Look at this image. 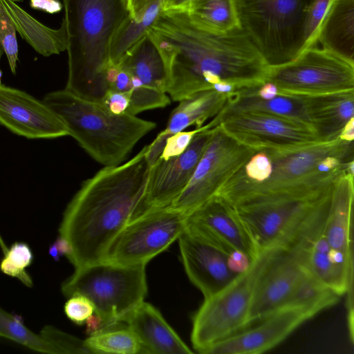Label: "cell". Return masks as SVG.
I'll return each mask as SVG.
<instances>
[{"instance_id": "obj_9", "label": "cell", "mask_w": 354, "mask_h": 354, "mask_svg": "<svg viewBox=\"0 0 354 354\" xmlns=\"http://www.w3.org/2000/svg\"><path fill=\"white\" fill-rule=\"evenodd\" d=\"M261 250L250 266L216 294L205 298L193 318L191 341L199 353L243 330L257 281L276 252Z\"/></svg>"}, {"instance_id": "obj_20", "label": "cell", "mask_w": 354, "mask_h": 354, "mask_svg": "<svg viewBox=\"0 0 354 354\" xmlns=\"http://www.w3.org/2000/svg\"><path fill=\"white\" fill-rule=\"evenodd\" d=\"M306 266L325 286L342 296L348 294V320L353 319V262L330 248L322 234L306 248Z\"/></svg>"}, {"instance_id": "obj_40", "label": "cell", "mask_w": 354, "mask_h": 354, "mask_svg": "<svg viewBox=\"0 0 354 354\" xmlns=\"http://www.w3.org/2000/svg\"><path fill=\"white\" fill-rule=\"evenodd\" d=\"M207 124L191 131H181L170 135L166 142L164 150L160 158L167 160L183 153L188 147L194 136L205 129Z\"/></svg>"}, {"instance_id": "obj_31", "label": "cell", "mask_w": 354, "mask_h": 354, "mask_svg": "<svg viewBox=\"0 0 354 354\" xmlns=\"http://www.w3.org/2000/svg\"><path fill=\"white\" fill-rule=\"evenodd\" d=\"M340 295L325 286L306 267L286 307H307L317 313L335 305Z\"/></svg>"}, {"instance_id": "obj_1", "label": "cell", "mask_w": 354, "mask_h": 354, "mask_svg": "<svg viewBox=\"0 0 354 354\" xmlns=\"http://www.w3.org/2000/svg\"><path fill=\"white\" fill-rule=\"evenodd\" d=\"M147 34L163 59L166 93L174 101L221 82L250 87L265 81L269 66L241 28L212 32L193 24L185 11L161 10Z\"/></svg>"}, {"instance_id": "obj_23", "label": "cell", "mask_w": 354, "mask_h": 354, "mask_svg": "<svg viewBox=\"0 0 354 354\" xmlns=\"http://www.w3.org/2000/svg\"><path fill=\"white\" fill-rule=\"evenodd\" d=\"M303 97L308 124L320 141L338 138L354 118V90Z\"/></svg>"}, {"instance_id": "obj_48", "label": "cell", "mask_w": 354, "mask_h": 354, "mask_svg": "<svg viewBox=\"0 0 354 354\" xmlns=\"http://www.w3.org/2000/svg\"><path fill=\"white\" fill-rule=\"evenodd\" d=\"M86 333L90 335L97 333L102 330V319L101 317L95 313L92 314L86 319Z\"/></svg>"}, {"instance_id": "obj_8", "label": "cell", "mask_w": 354, "mask_h": 354, "mask_svg": "<svg viewBox=\"0 0 354 354\" xmlns=\"http://www.w3.org/2000/svg\"><path fill=\"white\" fill-rule=\"evenodd\" d=\"M145 268L105 261L85 265L75 268L61 290L66 297L81 295L93 303L102 319V332L124 322L144 301L147 293Z\"/></svg>"}, {"instance_id": "obj_26", "label": "cell", "mask_w": 354, "mask_h": 354, "mask_svg": "<svg viewBox=\"0 0 354 354\" xmlns=\"http://www.w3.org/2000/svg\"><path fill=\"white\" fill-rule=\"evenodd\" d=\"M228 98L214 89L196 92L179 101L164 130L171 135L192 125L201 127L207 119L215 117L225 108Z\"/></svg>"}, {"instance_id": "obj_36", "label": "cell", "mask_w": 354, "mask_h": 354, "mask_svg": "<svg viewBox=\"0 0 354 354\" xmlns=\"http://www.w3.org/2000/svg\"><path fill=\"white\" fill-rule=\"evenodd\" d=\"M40 335L55 349L57 354L93 353L85 342L51 326H44Z\"/></svg>"}, {"instance_id": "obj_50", "label": "cell", "mask_w": 354, "mask_h": 354, "mask_svg": "<svg viewBox=\"0 0 354 354\" xmlns=\"http://www.w3.org/2000/svg\"><path fill=\"white\" fill-rule=\"evenodd\" d=\"M3 53H3V48H2V47H1V46L0 44V60H1V57H2Z\"/></svg>"}, {"instance_id": "obj_51", "label": "cell", "mask_w": 354, "mask_h": 354, "mask_svg": "<svg viewBox=\"0 0 354 354\" xmlns=\"http://www.w3.org/2000/svg\"><path fill=\"white\" fill-rule=\"evenodd\" d=\"M1 77H2V71L0 69V84H1Z\"/></svg>"}, {"instance_id": "obj_4", "label": "cell", "mask_w": 354, "mask_h": 354, "mask_svg": "<svg viewBox=\"0 0 354 354\" xmlns=\"http://www.w3.org/2000/svg\"><path fill=\"white\" fill-rule=\"evenodd\" d=\"M68 44L65 89L102 104L110 90L106 71L109 48L118 26L127 16L125 0H63Z\"/></svg>"}, {"instance_id": "obj_37", "label": "cell", "mask_w": 354, "mask_h": 354, "mask_svg": "<svg viewBox=\"0 0 354 354\" xmlns=\"http://www.w3.org/2000/svg\"><path fill=\"white\" fill-rule=\"evenodd\" d=\"M16 32L8 16L0 5V44L13 75L16 73L19 55Z\"/></svg>"}, {"instance_id": "obj_5", "label": "cell", "mask_w": 354, "mask_h": 354, "mask_svg": "<svg viewBox=\"0 0 354 354\" xmlns=\"http://www.w3.org/2000/svg\"><path fill=\"white\" fill-rule=\"evenodd\" d=\"M43 102L63 122L68 136L104 166L122 163L136 144L156 127L154 122L126 112L113 114L65 88L48 93Z\"/></svg>"}, {"instance_id": "obj_16", "label": "cell", "mask_w": 354, "mask_h": 354, "mask_svg": "<svg viewBox=\"0 0 354 354\" xmlns=\"http://www.w3.org/2000/svg\"><path fill=\"white\" fill-rule=\"evenodd\" d=\"M214 126L212 120L194 136L183 153L167 160L160 158L149 167L142 213L151 208L169 207L183 192L210 140Z\"/></svg>"}, {"instance_id": "obj_19", "label": "cell", "mask_w": 354, "mask_h": 354, "mask_svg": "<svg viewBox=\"0 0 354 354\" xmlns=\"http://www.w3.org/2000/svg\"><path fill=\"white\" fill-rule=\"evenodd\" d=\"M186 223L230 252L253 261L260 251L235 208L215 195L187 215Z\"/></svg>"}, {"instance_id": "obj_34", "label": "cell", "mask_w": 354, "mask_h": 354, "mask_svg": "<svg viewBox=\"0 0 354 354\" xmlns=\"http://www.w3.org/2000/svg\"><path fill=\"white\" fill-rule=\"evenodd\" d=\"M32 252L26 243H15L5 252L0 270L7 275L17 278L26 286L32 287V280L26 268L32 263Z\"/></svg>"}, {"instance_id": "obj_46", "label": "cell", "mask_w": 354, "mask_h": 354, "mask_svg": "<svg viewBox=\"0 0 354 354\" xmlns=\"http://www.w3.org/2000/svg\"><path fill=\"white\" fill-rule=\"evenodd\" d=\"M197 0H162V10L185 11Z\"/></svg>"}, {"instance_id": "obj_13", "label": "cell", "mask_w": 354, "mask_h": 354, "mask_svg": "<svg viewBox=\"0 0 354 354\" xmlns=\"http://www.w3.org/2000/svg\"><path fill=\"white\" fill-rule=\"evenodd\" d=\"M213 120L236 141L254 149L296 148L320 141L308 124L265 113L223 109Z\"/></svg>"}, {"instance_id": "obj_15", "label": "cell", "mask_w": 354, "mask_h": 354, "mask_svg": "<svg viewBox=\"0 0 354 354\" xmlns=\"http://www.w3.org/2000/svg\"><path fill=\"white\" fill-rule=\"evenodd\" d=\"M182 261L192 282L208 298L241 273L233 266L232 252L186 223L178 237Z\"/></svg>"}, {"instance_id": "obj_27", "label": "cell", "mask_w": 354, "mask_h": 354, "mask_svg": "<svg viewBox=\"0 0 354 354\" xmlns=\"http://www.w3.org/2000/svg\"><path fill=\"white\" fill-rule=\"evenodd\" d=\"M253 87L241 89L236 95L228 99L223 109L261 112L290 118L309 125L303 95L279 93L272 98L263 99L253 92Z\"/></svg>"}, {"instance_id": "obj_33", "label": "cell", "mask_w": 354, "mask_h": 354, "mask_svg": "<svg viewBox=\"0 0 354 354\" xmlns=\"http://www.w3.org/2000/svg\"><path fill=\"white\" fill-rule=\"evenodd\" d=\"M0 336L10 339L30 349L50 354H57L54 347L41 335L28 329L21 319L0 307Z\"/></svg>"}, {"instance_id": "obj_3", "label": "cell", "mask_w": 354, "mask_h": 354, "mask_svg": "<svg viewBox=\"0 0 354 354\" xmlns=\"http://www.w3.org/2000/svg\"><path fill=\"white\" fill-rule=\"evenodd\" d=\"M353 142L339 138L290 149H256L216 194L231 205L330 187L353 160Z\"/></svg>"}, {"instance_id": "obj_29", "label": "cell", "mask_w": 354, "mask_h": 354, "mask_svg": "<svg viewBox=\"0 0 354 354\" xmlns=\"http://www.w3.org/2000/svg\"><path fill=\"white\" fill-rule=\"evenodd\" d=\"M162 0H153L137 18L127 15L117 28L109 48V61L118 65L147 35L162 10Z\"/></svg>"}, {"instance_id": "obj_18", "label": "cell", "mask_w": 354, "mask_h": 354, "mask_svg": "<svg viewBox=\"0 0 354 354\" xmlns=\"http://www.w3.org/2000/svg\"><path fill=\"white\" fill-rule=\"evenodd\" d=\"M0 124L14 133L29 139L68 136L63 122L43 101L1 84Z\"/></svg>"}, {"instance_id": "obj_10", "label": "cell", "mask_w": 354, "mask_h": 354, "mask_svg": "<svg viewBox=\"0 0 354 354\" xmlns=\"http://www.w3.org/2000/svg\"><path fill=\"white\" fill-rule=\"evenodd\" d=\"M279 93L311 95L354 90V62L323 48L311 47L292 61L269 66L265 81Z\"/></svg>"}, {"instance_id": "obj_47", "label": "cell", "mask_w": 354, "mask_h": 354, "mask_svg": "<svg viewBox=\"0 0 354 354\" xmlns=\"http://www.w3.org/2000/svg\"><path fill=\"white\" fill-rule=\"evenodd\" d=\"M129 15L133 18H137L139 14L153 0H125Z\"/></svg>"}, {"instance_id": "obj_7", "label": "cell", "mask_w": 354, "mask_h": 354, "mask_svg": "<svg viewBox=\"0 0 354 354\" xmlns=\"http://www.w3.org/2000/svg\"><path fill=\"white\" fill-rule=\"evenodd\" d=\"M313 0H234L240 28L268 66L295 59L304 49Z\"/></svg>"}, {"instance_id": "obj_35", "label": "cell", "mask_w": 354, "mask_h": 354, "mask_svg": "<svg viewBox=\"0 0 354 354\" xmlns=\"http://www.w3.org/2000/svg\"><path fill=\"white\" fill-rule=\"evenodd\" d=\"M169 103L170 99L166 93L142 86L131 89L126 113L136 115L146 110L165 107Z\"/></svg>"}, {"instance_id": "obj_22", "label": "cell", "mask_w": 354, "mask_h": 354, "mask_svg": "<svg viewBox=\"0 0 354 354\" xmlns=\"http://www.w3.org/2000/svg\"><path fill=\"white\" fill-rule=\"evenodd\" d=\"M353 176L346 171L335 182L323 235L332 249L353 262Z\"/></svg>"}, {"instance_id": "obj_42", "label": "cell", "mask_w": 354, "mask_h": 354, "mask_svg": "<svg viewBox=\"0 0 354 354\" xmlns=\"http://www.w3.org/2000/svg\"><path fill=\"white\" fill-rule=\"evenodd\" d=\"M171 134L167 133L165 130L160 131L152 142L147 145L145 157L149 167L153 166L160 158L167 140Z\"/></svg>"}, {"instance_id": "obj_30", "label": "cell", "mask_w": 354, "mask_h": 354, "mask_svg": "<svg viewBox=\"0 0 354 354\" xmlns=\"http://www.w3.org/2000/svg\"><path fill=\"white\" fill-rule=\"evenodd\" d=\"M186 12L198 27L215 33L240 28L234 0H197Z\"/></svg>"}, {"instance_id": "obj_12", "label": "cell", "mask_w": 354, "mask_h": 354, "mask_svg": "<svg viewBox=\"0 0 354 354\" xmlns=\"http://www.w3.org/2000/svg\"><path fill=\"white\" fill-rule=\"evenodd\" d=\"M255 150L236 141L218 124L214 126L189 183L169 207L187 216L215 196Z\"/></svg>"}, {"instance_id": "obj_28", "label": "cell", "mask_w": 354, "mask_h": 354, "mask_svg": "<svg viewBox=\"0 0 354 354\" xmlns=\"http://www.w3.org/2000/svg\"><path fill=\"white\" fill-rule=\"evenodd\" d=\"M144 86L166 93L167 75L163 59L148 34L118 64Z\"/></svg>"}, {"instance_id": "obj_32", "label": "cell", "mask_w": 354, "mask_h": 354, "mask_svg": "<svg viewBox=\"0 0 354 354\" xmlns=\"http://www.w3.org/2000/svg\"><path fill=\"white\" fill-rule=\"evenodd\" d=\"M84 342L93 353L136 354L142 353L140 340L128 327L104 330L91 335Z\"/></svg>"}, {"instance_id": "obj_14", "label": "cell", "mask_w": 354, "mask_h": 354, "mask_svg": "<svg viewBox=\"0 0 354 354\" xmlns=\"http://www.w3.org/2000/svg\"><path fill=\"white\" fill-rule=\"evenodd\" d=\"M308 243L279 249L271 258L257 281L245 328L287 306L306 267Z\"/></svg>"}, {"instance_id": "obj_39", "label": "cell", "mask_w": 354, "mask_h": 354, "mask_svg": "<svg viewBox=\"0 0 354 354\" xmlns=\"http://www.w3.org/2000/svg\"><path fill=\"white\" fill-rule=\"evenodd\" d=\"M64 312L73 322L82 325L95 312L93 303L86 297L76 295L69 297L64 305Z\"/></svg>"}, {"instance_id": "obj_24", "label": "cell", "mask_w": 354, "mask_h": 354, "mask_svg": "<svg viewBox=\"0 0 354 354\" xmlns=\"http://www.w3.org/2000/svg\"><path fill=\"white\" fill-rule=\"evenodd\" d=\"M0 5L16 31L38 53L49 57L66 50L68 39L64 19L58 29H53L39 22L12 0H0Z\"/></svg>"}, {"instance_id": "obj_6", "label": "cell", "mask_w": 354, "mask_h": 354, "mask_svg": "<svg viewBox=\"0 0 354 354\" xmlns=\"http://www.w3.org/2000/svg\"><path fill=\"white\" fill-rule=\"evenodd\" d=\"M334 183L321 191L273 196L233 206L260 252L291 248L322 234Z\"/></svg>"}, {"instance_id": "obj_11", "label": "cell", "mask_w": 354, "mask_h": 354, "mask_svg": "<svg viewBox=\"0 0 354 354\" xmlns=\"http://www.w3.org/2000/svg\"><path fill=\"white\" fill-rule=\"evenodd\" d=\"M186 219V215L169 207L147 209L114 237L102 261L125 266L147 265L178 239Z\"/></svg>"}, {"instance_id": "obj_43", "label": "cell", "mask_w": 354, "mask_h": 354, "mask_svg": "<svg viewBox=\"0 0 354 354\" xmlns=\"http://www.w3.org/2000/svg\"><path fill=\"white\" fill-rule=\"evenodd\" d=\"M119 67L118 73L110 86V90L123 93L129 92L132 89L131 75L120 66Z\"/></svg>"}, {"instance_id": "obj_44", "label": "cell", "mask_w": 354, "mask_h": 354, "mask_svg": "<svg viewBox=\"0 0 354 354\" xmlns=\"http://www.w3.org/2000/svg\"><path fill=\"white\" fill-rule=\"evenodd\" d=\"M71 252L69 243L63 237L59 236L49 248V254L55 260H58L60 257L66 255L68 257Z\"/></svg>"}, {"instance_id": "obj_41", "label": "cell", "mask_w": 354, "mask_h": 354, "mask_svg": "<svg viewBox=\"0 0 354 354\" xmlns=\"http://www.w3.org/2000/svg\"><path fill=\"white\" fill-rule=\"evenodd\" d=\"M130 92L123 93L109 90L105 95L102 105L113 114H122L126 112L129 106Z\"/></svg>"}, {"instance_id": "obj_25", "label": "cell", "mask_w": 354, "mask_h": 354, "mask_svg": "<svg viewBox=\"0 0 354 354\" xmlns=\"http://www.w3.org/2000/svg\"><path fill=\"white\" fill-rule=\"evenodd\" d=\"M322 48L354 62V0H332L320 24Z\"/></svg>"}, {"instance_id": "obj_52", "label": "cell", "mask_w": 354, "mask_h": 354, "mask_svg": "<svg viewBox=\"0 0 354 354\" xmlns=\"http://www.w3.org/2000/svg\"><path fill=\"white\" fill-rule=\"evenodd\" d=\"M12 1H15V2H18V1H23V0H12Z\"/></svg>"}, {"instance_id": "obj_45", "label": "cell", "mask_w": 354, "mask_h": 354, "mask_svg": "<svg viewBox=\"0 0 354 354\" xmlns=\"http://www.w3.org/2000/svg\"><path fill=\"white\" fill-rule=\"evenodd\" d=\"M32 8L40 10L48 13L59 12L62 5L58 0H30Z\"/></svg>"}, {"instance_id": "obj_49", "label": "cell", "mask_w": 354, "mask_h": 354, "mask_svg": "<svg viewBox=\"0 0 354 354\" xmlns=\"http://www.w3.org/2000/svg\"><path fill=\"white\" fill-rule=\"evenodd\" d=\"M341 140L353 142L354 140V118L351 119L343 127L339 137Z\"/></svg>"}, {"instance_id": "obj_17", "label": "cell", "mask_w": 354, "mask_h": 354, "mask_svg": "<svg viewBox=\"0 0 354 354\" xmlns=\"http://www.w3.org/2000/svg\"><path fill=\"white\" fill-rule=\"evenodd\" d=\"M317 313L307 307L283 308L257 324L205 349L203 354H257L276 346Z\"/></svg>"}, {"instance_id": "obj_2", "label": "cell", "mask_w": 354, "mask_h": 354, "mask_svg": "<svg viewBox=\"0 0 354 354\" xmlns=\"http://www.w3.org/2000/svg\"><path fill=\"white\" fill-rule=\"evenodd\" d=\"M147 145L124 163L104 166L84 180L68 204L59 228L78 268L103 260L120 231L142 213L149 166Z\"/></svg>"}, {"instance_id": "obj_21", "label": "cell", "mask_w": 354, "mask_h": 354, "mask_svg": "<svg viewBox=\"0 0 354 354\" xmlns=\"http://www.w3.org/2000/svg\"><path fill=\"white\" fill-rule=\"evenodd\" d=\"M124 322L140 340L141 353H193L160 311L147 302L140 303Z\"/></svg>"}, {"instance_id": "obj_38", "label": "cell", "mask_w": 354, "mask_h": 354, "mask_svg": "<svg viewBox=\"0 0 354 354\" xmlns=\"http://www.w3.org/2000/svg\"><path fill=\"white\" fill-rule=\"evenodd\" d=\"M331 1L332 0L313 1L306 24L305 45L304 50L316 46L320 24Z\"/></svg>"}]
</instances>
